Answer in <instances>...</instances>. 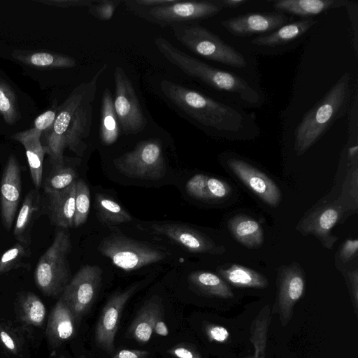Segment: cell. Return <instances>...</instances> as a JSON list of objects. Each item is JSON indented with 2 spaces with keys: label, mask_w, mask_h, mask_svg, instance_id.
<instances>
[{
  "label": "cell",
  "mask_w": 358,
  "mask_h": 358,
  "mask_svg": "<svg viewBox=\"0 0 358 358\" xmlns=\"http://www.w3.org/2000/svg\"><path fill=\"white\" fill-rule=\"evenodd\" d=\"M166 101L203 131L227 139H245L260 130L252 114L169 80L159 83Z\"/></svg>",
  "instance_id": "1"
},
{
  "label": "cell",
  "mask_w": 358,
  "mask_h": 358,
  "mask_svg": "<svg viewBox=\"0 0 358 358\" xmlns=\"http://www.w3.org/2000/svg\"><path fill=\"white\" fill-rule=\"evenodd\" d=\"M107 65L101 66L88 82L82 83L73 90L57 108L52 127L45 134L43 145L50 156L53 166L64 165V152L68 148L83 156L86 148L85 140L92 124L93 101L97 83Z\"/></svg>",
  "instance_id": "2"
},
{
  "label": "cell",
  "mask_w": 358,
  "mask_h": 358,
  "mask_svg": "<svg viewBox=\"0 0 358 358\" xmlns=\"http://www.w3.org/2000/svg\"><path fill=\"white\" fill-rule=\"evenodd\" d=\"M154 42L162 55L186 75L231 94L246 106L258 107L263 103L262 95L241 77L187 55L162 36L156 37Z\"/></svg>",
  "instance_id": "3"
},
{
  "label": "cell",
  "mask_w": 358,
  "mask_h": 358,
  "mask_svg": "<svg viewBox=\"0 0 358 358\" xmlns=\"http://www.w3.org/2000/svg\"><path fill=\"white\" fill-rule=\"evenodd\" d=\"M350 97V77L344 73L303 117L295 132L294 148L303 154L345 112Z\"/></svg>",
  "instance_id": "4"
},
{
  "label": "cell",
  "mask_w": 358,
  "mask_h": 358,
  "mask_svg": "<svg viewBox=\"0 0 358 358\" xmlns=\"http://www.w3.org/2000/svg\"><path fill=\"white\" fill-rule=\"evenodd\" d=\"M185 48L207 59L236 68L246 66L243 55L206 27L194 22L170 26Z\"/></svg>",
  "instance_id": "5"
},
{
  "label": "cell",
  "mask_w": 358,
  "mask_h": 358,
  "mask_svg": "<svg viewBox=\"0 0 358 358\" xmlns=\"http://www.w3.org/2000/svg\"><path fill=\"white\" fill-rule=\"evenodd\" d=\"M71 250L69 234L59 231L51 245L39 259L34 272L35 282L38 289L49 296L62 293L71 275L68 256Z\"/></svg>",
  "instance_id": "6"
},
{
  "label": "cell",
  "mask_w": 358,
  "mask_h": 358,
  "mask_svg": "<svg viewBox=\"0 0 358 358\" xmlns=\"http://www.w3.org/2000/svg\"><path fill=\"white\" fill-rule=\"evenodd\" d=\"M126 8L134 15L161 27L189 23L212 17L222 10L218 0L180 1L158 7L143 8L130 0L124 1Z\"/></svg>",
  "instance_id": "7"
},
{
  "label": "cell",
  "mask_w": 358,
  "mask_h": 358,
  "mask_svg": "<svg viewBox=\"0 0 358 358\" xmlns=\"http://www.w3.org/2000/svg\"><path fill=\"white\" fill-rule=\"evenodd\" d=\"M99 251L117 267L131 271L166 259L169 255L157 248L123 235L111 234L103 238Z\"/></svg>",
  "instance_id": "8"
},
{
  "label": "cell",
  "mask_w": 358,
  "mask_h": 358,
  "mask_svg": "<svg viewBox=\"0 0 358 358\" xmlns=\"http://www.w3.org/2000/svg\"><path fill=\"white\" fill-rule=\"evenodd\" d=\"M113 162L121 173L131 178L156 180L163 178L166 173L162 143L157 138L141 141Z\"/></svg>",
  "instance_id": "9"
},
{
  "label": "cell",
  "mask_w": 358,
  "mask_h": 358,
  "mask_svg": "<svg viewBox=\"0 0 358 358\" xmlns=\"http://www.w3.org/2000/svg\"><path fill=\"white\" fill-rule=\"evenodd\" d=\"M114 83L115 92L113 104L120 133L124 135L138 134L146 127L147 119L132 82L120 66L115 69Z\"/></svg>",
  "instance_id": "10"
},
{
  "label": "cell",
  "mask_w": 358,
  "mask_h": 358,
  "mask_svg": "<svg viewBox=\"0 0 358 358\" xmlns=\"http://www.w3.org/2000/svg\"><path fill=\"white\" fill-rule=\"evenodd\" d=\"M102 270L85 265L73 276L62 292L61 299L80 320L92 304L101 282Z\"/></svg>",
  "instance_id": "11"
},
{
  "label": "cell",
  "mask_w": 358,
  "mask_h": 358,
  "mask_svg": "<svg viewBox=\"0 0 358 358\" xmlns=\"http://www.w3.org/2000/svg\"><path fill=\"white\" fill-rule=\"evenodd\" d=\"M139 287L135 284L126 290L113 295L103 307L95 329L97 345L108 353L114 348V340L122 310Z\"/></svg>",
  "instance_id": "12"
},
{
  "label": "cell",
  "mask_w": 358,
  "mask_h": 358,
  "mask_svg": "<svg viewBox=\"0 0 358 358\" xmlns=\"http://www.w3.org/2000/svg\"><path fill=\"white\" fill-rule=\"evenodd\" d=\"M277 309L282 325L292 319L293 308L302 296L305 287L303 271L297 265H290L279 271L277 278Z\"/></svg>",
  "instance_id": "13"
},
{
  "label": "cell",
  "mask_w": 358,
  "mask_h": 358,
  "mask_svg": "<svg viewBox=\"0 0 358 358\" xmlns=\"http://www.w3.org/2000/svg\"><path fill=\"white\" fill-rule=\"evenodd\" d=\"M152 234L165 236L194 253H217L219 248L201 232L183 224L154 223L148 227Z\"/></svg>",
  "instance_id": "14"
},
{
  "label": "cell",
  "mask_w": 358,
  "mask_h": 358,
  "mask_svg": "<svg viewBox=\"0 0 358 358\" xmlns=\"http://www.w3.org/2000/svg\"><path fill=\"white\" fill-rule=\"evenodd\" d=\"M227 166L250 189L271 206H276L281 200V192L275 183L266 175L250 164L237 158H230Z\"/></svg>",
  "instance_id": "15"
},
{
  "label": "cell",
  "mask_w": 358,
  "mask_h": 358,
  "mask_svg": "<svg viewBox=\"0 0 358 358\" xmlns=\"http://www.w3.org/2000/svg\"><path fill=\"white\" fill-rule=\"evenodd\" d=\"M22 191L19 164L13 155L8 159L0 184V208L2 222L7 230L13 226Z\"/></svg>",
  "instance_id": "16"
},
{
  "label": "cell",
  "mask_w": 358,
  "mask_h": 358,
  "mask_svg": "<svg viewBox=\"0 0 358 358\" xmlns=\"http://www.w3.org/2000/svg\"><path fill=\"white\" fill-rule=\"evenodd\" d=\"M282 13H253L222 21V26L234 36H246L269 34L287 24Z\"/></svg>",
  "instance_id": "17"
},
{
  "label": "cell",
  "mask_w": 358,
  "mask_h": 358,
  "mask_svg": "<svg viewBox=\"0 0 358 358\" xmlns=\"http://www.w3.org/2000/svg\"><path fill=\"white\" fill-rule=\"evenodd\" d=\"M342 208L336 204L320 207L306 217L301 225V233L315 236L324 245L331 248L337 240L331 234V229L340 220Z\"/></svg>",
  "instance_id": "18"
},
{
  "label": "cell",
  "mask_w": 358,
  "mask_h": 358,
  "mask_svg": "<svg viewBox=\"0 0 358 358\" xmlns=\"http://www.w3.org/2000/svg\"><path fill=\"white\" fill-rule=\"evenodd\" d=\"M77 322L71 310L60 298L52 310L46 327V336L52 346L57 348L71 338Z\"/></svg>",
  "instance_id": "19"
},
{
  "label": "cell",
  "mask_w": 358,
  "mask_h": 358,
  "mask_svg": "<svg viewBox=\"0 0 358 358\" xmlns=\"http://www.w3.org/2000/svg\"><path fill=\"white\" fill-rule=\"evenodd\" d=\"M42 132L31 128L14 134L11 137L24 148L31 179L36 188L41 187L43 159L46 150L41 141Z\"/></svg>",
  "instance_id": "20"
},
{
  "label": "cell",
  "mask_w": 358,
  "mask_h": 358,
  "mask_svg": "<svg viewBox=\"0 0 358 358\" xmlns=\"http://www.w3.org/2000/svg\"><path fill=\"white\" fill-rule=\"evenodd\" d=\"M76 189V181L64 189L48 194L50 218L59 227H73Z\"/></svg>",
  "instance_id": "21"
},
{
  "label": "cell",
  "mask_w": 358,
  "mask_h": 358,
  "mask_svg": "<svg viewBox=\"0 0 358 358\" xmlns=\"http://www.w3.org/2000/svg\"><path fill=\"white\" fill-rule=\"evenodd\" d=\"M41 210L40 192L37 189L30 190L24 198L13 229V235L19 243L28 246L31 241V229Z\"/></svg>",
  "instance_id": "22"
},
{
  "label": "cell",
  "mask_w": 358,
  "mask_h": 358,
  "mask_svg": "<svg viewBox=\"0 0 358 358\" xmlns=\"http://www.w3.org/2000/svg\"><path fill=\"white\" fill-rule=\"evenodd\" d=\"M315 22L316 20L310 17L287 23L271 33L257 36L252 41V43L267 48L285 45L301 38Z\"/></svg>",
  "instance_id": "23"
},
{
  "label": "cell",
  "mask_w": 358,
  "mask_h": 358,
  "mask_svg": "<svg viewBox=\"0 0 358 358\" xmlns=\"http://www.w3.org/2000/svg\"><path fill=\"white\" fill-rule=\"evenodd\" d=\"M162 315V304L159 298L153 296L145 301L131 323L129 333L137 342L145 343L153 334L155 323Z\"/></svg>",
  "instance_id": "24"
},
{
  "label": "cell",
  "mask_w": 358,
  "mask_h": 358,
  "mask_svg": "<svg viewBox=\"0 0 358 358\" xmlns=\"http://www.w3.org/2000/svg\"><path fill=\"white\" fill-rule=\"evenodd\" d=\"M185 187L188 194L200 200L222 199L231 193V187L227 182L201 173L190 178Z\"/></svg>",
  "instance_id": "25"
},
{
  "label": "cell",
  "mask_w": 358,
  "mask_h": 358,
  "mask_svg": "<svg viewBox=\"0 0 358 358\" xmlns=\"http://www.w3.org/2000/svg\"><path fill=\"white\" fill-rule=\"evenodd\" d=\"M348 3L345 0H279L274 1L273 7L280 12L310 18Z\"/></svg>",
  "instance_id": "26"
},
{
  "label": "cell",
  "mask_w": 358,
  "mask_h": 358,
  "mask_svg": "<svg viewBox=\"0 0 358 358\" xmlns=\"http://www.w3.org/2000/svg\"><path fill=\"white\" fill-rule=\"evenodd\" d=\"M228 228L234 238L249 248L260 246L264 241L261 225L255 220L246 215H237L228 222Z\"/></svg>",
  "instance_id": "27"
},
{
  "label": "cell",
  "mask_w": 358,
  "mask_h": 358,
  "mask_svg": "<svg viewBox=\"0 0 358 358\" xmlns=\"http://www.w3.org/2000/svg\"><path fill=\"white\" fill-rule=\"evenodd\" d=\"M120 134V127L115 111L112 94L106 88L101 98L100 138L103 145H110L116 142Z\"/></svg>",
  "instance_id": "28"
},
{
  "label": "cell",
  "mask_w": 358,
  "mask_h": 358,
  "mask_svg": "<svg viewBox=\"0 0 358 358\" xmlns=\"http://www.w3.org/2000/svg\"><path fill=\"white\" fill-rule=\"evenodd\" d=\"M18 316L25 325L41 327L45 316L46 308L41 299L32 292L21 294L17 300Z\"/></svg>",
  "instance_id": "29"
},
{
  "label": "cell",
  "mask_w": 358,
  "mask_h": 358,
  "mask_svg": "<svg viewBox=\"0 0 358 358\" xmlns=\"http://www.w3.org/2000/svg\"><path fill=\"white\" fill-rule=\"evenodd\" d=\"M220 275L231 285L237 287L264 288L268 285L266 278L254 270L241 265L233 264L219 270Z\"/></svg>",
  "instance_id": "30"
},
{
  "label": "cell",
  "mask_w": 358,
  "mask_h": 358,
  "mask_svg": "<svg viewBox=\"0 0 358 358\" xmlns=\"http://www.w3.org/2000/svg\"><path fill=\"white\" fill-rule=\"evenodd\" d=\"M13 57L30 66L40 68H72L76 65V60L67 55L46 52L24 53L15 51Z\"/></svg>",
  "instance_id": "31"
},
{
  "label": "cell",
  "mask_w": 358,
  "mask_h": 358,
  "mask_svg": "<svg viewBox=\"0 0 358 358\" xmlns=\"http://www.w3.org/2000/svg\"><path fill=\"white\" fill-rule=\"evenodd\" d=\"M95 206L100 221L106 226L113 227L132 220L131 215L120 203L107 195L96 194Z\"/></svg>",
  "instance_id": "32"
},
{
  "label": "cell",
  "mask_w": 358,
  "mask_h": 358,
  "mask_svg": "<svg viewBox=\"0 0 358 358\" xmlns=\"http://www.w3.org/2000/svg\"><path fill=\"white\" fill-rule=\"evenodd\" d=\"M189 281L199 289L210 296L228 299L234 296L231 288L218 275L207 271H198L189 276Z\"/></svg>",
  "instance_id": "33"
},
{
  "label": "cell",
  "mask_w": 358,
  "mask_h": 358,
  "mask_svg": "<svg viewBox=\"0 0 358 358\" xmlns=\"http://www.w3.org/2000/svg\"><path fill=\"white\" fill-rule=\"evenodd\" d=\"M271 320L269 305L261 309L250 326V341L254 346V358H264Z\"/></svg>",
  "instance_id": "34"
},
{
  "label": "cell",
  "mask_w": 358,
  "mask_h": 358,
  "mask_svg": "<svg viewBox=\"0 0 358 358\" xmlns=\"http://www.w3.org/2000/svg\"><path fill=\"white\" fill-rule=\"evenodd\" d=\"M0 113L4 122L13 125L19 117L15 94L10 85L0 77Z\"/></svg>",
  "instance_id": "35"
},
{
  "label": "cell",
  "mask_w": 358,
  "mask_h": 358,
  "mask_svg": "<svg viewBox=\"0 0 358 358\" xmlns=\"http://www.w3.org/2000/svg\"><path fill=\"white\" fill-rule=\"evenodd\" d=\"M76 171L70 166H54L52 173L45 180L44 191L47 194L64 189L76 181Z\"/></svg>",
  "instance_id": "36"
},
{
  "label": "cell",
  "mask_w": 358,
  "mask_h": 358,
  "mask_svg": "<svg viewBox=\"0 0 358 358\" xmlns=\"http://www.w3.org/2000/svg\"><path fill=\"white\" fill-rule=\"evenodd\" d=\"M90 206V192L87 183L82 179L76 180L75 214L73 227H78L87 219Z\"/></svg>",
  "instance_id": "37"
},
{
  "label": "cell",
  "mask_w": 358,
  "mask_h": 358,
  "mask_svg": "<svg viewBox=\"0 0 358 358\" xmlns=\"http://www.w3.org/2000/svg\"><path fill=\"white\" fill-rule=\"evenodd\" d=\"M28 246L19 242L15 243L0 257V274L22 267L24 260L29 256Z\"/></svg>",
  "instance_id": "38"
},
{
  "label": "cell",
  "mask_w": 358,
  "mask_h": 358,
  "mask_svg": "<svg viewBox=\"0 0 358 358\" xmlns=\"http://www.w3.org/2000/svg\"><path fill=\"white\" fill-rule=\"evenodd\" d=\"M0 344L8 352L17 355L22 351L23 339L11 327L0 323Z\"/></svg>",
  "instance_id": "39"
},
{
  "label": "cell",
  "mask_w": 358,
  "mask_h": 358,
  "mask_svg": "<svg viewBox=\"0 0 358 358\" xmlns=\"http://www.w3.org/2000/svg\"><path fill=\"white\" fill-rule=\"evenodd\" d=\"M120 0H98L88 7L89 13L94 17L102 20H110L114 15Z\"/></svg>",
  "instance_id": "40"
},
{
  "label": "cell",
  "mask_w": 358,
  "mask_h": 358,
  "mask_svg": "<svg viewBox=\"0 0 358 358\" xmlns=\"http://www.w3.org/2000/svg\"><path fill=\"white\" fill-rule=\"evenodd\" d=\"M57 109L48 110L38 115L34 122V127L42 133L50 129L55 120Z\"/></svg>",
  "instance_id": "41"
},
{
  "label": "cell",
  "mask_w": 358,
  "mask_h": 358,
  "mask_svg": "<svg viewBox=\"0 0 358 358\" xmlns=\"http://www.w3.org/2000/svg\"><path fill=\"white\" fill-rule=\"evenodd\" d=\"M95 0H44L38 1L48 6L71 8V7H90Z\"/></svg>",
  "instance_id": "42"
},
{
  "label": "cell",
  "mask_w": 358,
  "mask_h": 358,
  "mask_svg": "<svg viewBox=\"0 0 358 358\" xmlns=\"http://www.w3.org/2000/svg\"><path fill=\"white\" fill-rule=\"evenodd\" d=\"M206 333L210 341L219 343L225 342L229 336V333L226 328L213 324L206 327Z\"/></svg>",
  "instance_id": "43"
},
{
  "label": "cell",
  "mask_w": 358,
  "mask_h": 358,
  "mask_svg": "<svg viewBox=\"0 0 358 358\" xmlns=\"http://www.w3.org/2000/svg\"><path fill=\"white\" fill-rule=\"evenodd\" d=\"M358 250L357 239H348L343 243L340 251V258L343 262H347L356 255Z\"/></svg>",
  "instance_id": "44"
},
{
  "label": "cell",
  "mask_w": 358,
  "mask_h": 358,
  "mask_svg": "<svg viewBox=\"0 0 358 358\" xmlns=\"http://www.w3.org/2000/svg\"><path fill=\"white\" fill-rule=\"evenodd\" d=\"M348 282L350 295L355 313L357 315L358 307V277L357 271L348 273Z\"/></svg>",
  "instance_id": "45"
},
{
  "label": "cell",
  "mask_w": 358,
  "mask_h": 358,
  "mask_svg": "<svg viewBox=\"0 0 358 358\" xmlns=\"http://www.w3.org/2000/svg\"><path fill=\"white\" fill-rule=\"evenodd\" d=\"M149 352L139 350H122L118 351L113 358H147Z\"/></svg>",
  "instance_id": "46"
},
{
  "label": "cell",
  "mask_w": 358,
  "mask_h": 358,
  "mask_svg": "<svg viewBox=\"0 0 358 358\" xmlns=\"http://www.w3.org/2000/svg\"><path fill=\"white\" fill-rule=\"evenodd\" d=\"M169 353L178 358H201L196 352L184 347L174 348L169 350Z\"/></svg>",
  "instance_id": "47"
},
{
  "label": "cell",
  "mask_w": 358,
  "mask_h": 358,
  "mask_svg": "<svg viewBox=\"0 0 358 358\" xmlns=\"http://www.w3.org/2000/svg\"><path fill=\"white\" fill-rule=\"evenodd\" d=\"M153 332L162 336H166L169 335V332L168 327L166 323L164 322L162 315L158 317L155 323Z\"/></svg>",
  "instance_id": "48"
},
{
  "label": "cell",
  "mask_w": 358,
  "mask_h": 358,
  "mask_svg": "<svg viewBox=\"0 0 358 358\" xmlns=\"http://www.w3.org/2000/svg\"><path fill=\"white\" fill-rule=\"evenodd\" d=\"M222 8H236L247 2V0H218Z\"/></svg>",
  "instance_id": "49"
},
{
  "label": "cell",
  "mask_w": 358,
  "mask_h": 358,
  "mask_svg": "<svg viewBox=\"0 0 358 358\" xmlns=\"http://www.w3.org/2000/svg\"><path fill=\"white\" fill-rule=\"evenodd\" d=\"M248 358H254V355H252V356H250V357H248Z\"/></svg>",
  "instance_id": "50"
},
{
  "label": "cell",
  "mask_w": 358,
  "mask_h": 358,
  "mask_svg": "<svg viewBox=\"0 0 358 358\" xmlns=\"http://www.w3.org/2000/svg\"><path fill=\"white\" fill-rule=\"evenodd\" d=\"M59 358H66V357H64V356H62V357H60Z\"/></svg>",
  "instance_id": "51"
}]
</instances>
